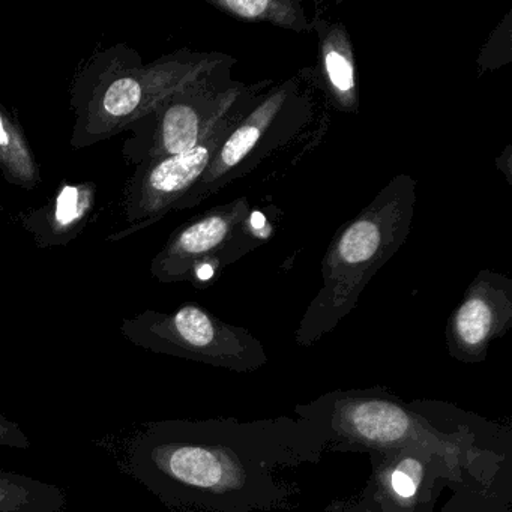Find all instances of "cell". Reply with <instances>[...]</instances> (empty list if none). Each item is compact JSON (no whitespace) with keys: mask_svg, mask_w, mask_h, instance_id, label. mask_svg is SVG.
Here are the masks:
<instances>
[{"mask_svg":"<svg viewBox=\"0 0 512 512\" xmlns=\"http://www.w3.org/2000/svg\"><path fill=\"white\" fill-rule=\"evenodd\" d=\"M226 58L182 49L145 64L127 44L97 50L80 65L71 82L74 124L70 145L91 148L125 133L173 92Z\"/></svg>","mask_w":512,"mask_h":512,"instance_id":"obj_1","label":"cell"},{"mask_svg":"<svg viewBox=\"0 0 512 512\" xmlns=\"http://www.w3.org/2000/svg\"><path fill=\"white\" fill-rule=\"evenodd\" d=\"M235 64V59H224L131 124L122 157L136 167L155 158L181 154L205 140L239 101L268 83L236 82L230 73Z\"/></svg>","mask_w":512,"mask_h":512,"instance_id":"obj_2","label":"cell"},{"mask_svg":"<svg viewBox=\"0 0 512 512\" xmlns=\"http://www.w3.org/2000/svg\"><path fill=\"white\" fill-rule=\"evenodd\" d=\"M269 83L268 80L265 86L239 101L194 148L136 166L122 199L125 227L110 235L109 241H124L154 226L173 211L176 203L200 181L226 137L251 112L257 98L271 86Z\"/></svg>","mask_w":512,"mask_h":512,"instance_id":"obj_3","label":"cell"},{"mask_svg":"<svg viewBox=\"0 0 512 512\" xmlns=\"http://www.w3.org/2000/svg\"><path fill=\"white\" fill-rule=\"evenodd\" d=\"M247 214L248 205L239 200L178 227L152 259V277L160 283H194L212 277V263L220 265Z\"/></svg>","mask_w":512,"mask_h":512,"instance_id":"obj_4","label":"cell"},{"mask_svg":"<svg viewBox=\"0 0 512 512\" xmlns=\"http://www.w3.org/2000/svg\"><path fill=\"white\" fill-rule=\"evenodd\" d=\"M292 88V85H283L268 94L263 92L257 98L251 112L226 137L200 181L176 203L173 211L200 205L235 176L233 172L241 169L244 161L253 155L257 146H260V142L272 133V127L281 122L284 106L292 98Z\"/></svg>","mask_w":512,"mask_h":512,"instance_id":"obj_5","label":"cell"},{"mask_svg":"<svg viewBox=\"0 0 512 512\" xmlns=\"http://www.w3.org/2000/svg\"><path fill=\"white\" fill-rule=\"evenodd\" d=\"M98 206V185L92 181L59 185L49 202L19 215L37 247H64L88 227Z\"/></svg>","mask_w":512,"mask_h":512,"instance_id":"obj_6","label":"cell"},{"mask_svg":"<svg viewBox=\"0 0 512 512\" xmlns=\"http://www.w3.org/2000/svg\"><path fill=\"white\" fill-rule=\"evenodd\" d=\"M0 173L5 181L34 191L43 181L37 155L20 122L0 103Z\"/></svg>","mask_w":512,"mask_h":512,"instance_id":"obj_7","label":"cell"},{"mask_svg":"<svg viewBox=\"0 0 512 512\" xmlns=\"http://www.w3.org/2000/svg\"><path fill=\"white\" fill-rule=\"evenodd\" d=\"M64 488L0 469V512H64Z\"/></svg>","mask_w":512,"mask_h":512,"instance_id":"obj_8","label":"cell"},{"mask_svg":"<svg viewBox=\"0 0 512 512\" xmlns=\"http://www.w3.org/2000/svg\"><path fill=\"white\" fill-rule=\"evenodd\" d=\"M385 233L380 226V218L359 217L350 224L338 239L332 265L344 268H368L370 263L379 266L383 253Z\"/></svg>","mask_w":512,"mask_h":512,"instance_id":"obj_9","label":"cell"},{"mask_svg":"<svg viewBox=\"0 0 512 512\" xmlns=\"http://www.w3.org/2000/svg\"><path fill=\"white\" fill-rule=\"evenodd\" d=\"M212 7L223 13L245 20L263 22L292 31L304 32L310 29L307 16L298 2L289 0H209Z\"/></svg>","mask_w":512,"mask_h":512,"instance_id":"obj_10","label":"cell"},{"mask_svg":"<svg viewBox=\"0 0 512 512\" xmlns=\"http://www.w3.org/2000/svg\"><path fill=\"white\" fill-rule=\"evenodd\" d=\"M349 418L355 430L373 442H397L409 431L406 413L395 404L385 401L358 404L350 410Z\"/></svg>","mask_w":512,"mask_h":512,"instance_id":"obj_11","label":"cell"},{"mask_svg":"<svg viewBox=\"0 0 512 512\" xmlns=\"http://www.w3.org/2000/svg\"><path fill=\"white\" fill-rule=\"evenodd\" d=\"M323 70L331 86L332 95L343 107H355V65L349 44L341 32L334 31L322 44Z\"/></svg>","mask_w":512,"mask_h":512,"instance_id":"obj_12","label":"cell"},{"mask_svg":"<svg viewBox=\"0 0 512 512\" xmlns=\"http://www.w3.org/2000/svg\"><path fill=\"white\" fill-rule=\"evenodd\" d=\"M457 332L469 346H478L488 337L493 325V310L490 302L482 295H473L458 310Z\"/></svg>","mask_w":512,"mask_h":512,"instance_id":"obj_13","label":"cell"},{"mask_svg":"<svg viewBox=\"0 0 512 512\" xmlns=\"http://www.w3.org/2000/svg\"><path fill=\"white\" fill-rule=\"evenodd\" d=\"M422 479V466L413 458L401 461L392 473V487L401 497H412Z\"/></svg>","mask_w":512,"mask_h":512,"instance_id":"obj_14","label":"cell"},{"mask_svg":"<svg viewBox=\"0 0 512 512\" xmlns=\"http://www.w3.org/2000/svg\"><path fill=\"white\" fill-rule=\"evenodd\" d=\"M0 446L23 449V451L32 446L28 434L20 428L19 424L10 421L4 413H0Z\"/></svg>","mask_w":512,"mask_h":512,"instance_id":"obj_15","label":"cell"}]
</instances>
